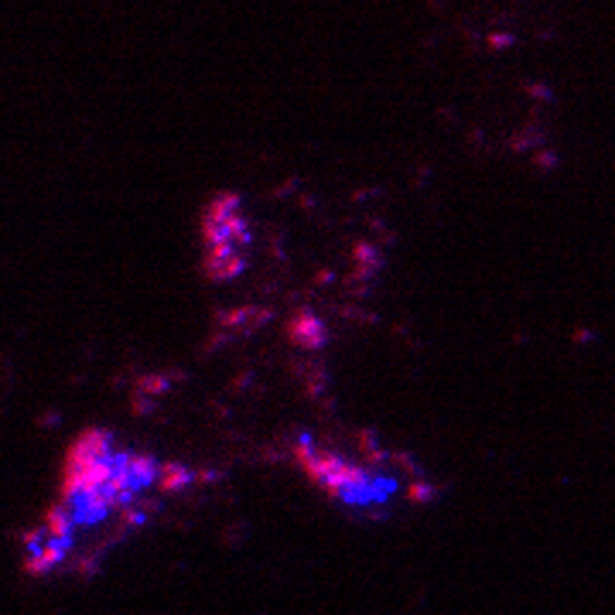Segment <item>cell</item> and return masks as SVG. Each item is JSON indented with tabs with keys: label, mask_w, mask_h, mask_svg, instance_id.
Wrapping results in <instances>:
<instances>
[{
	"label": "cell",
	"mask_w": 615,
	"mask_h": 615,
	"mask_svg": "<svg viewBox=\"0 0 615 615\" xmlns=\"http://www.w3.org/2000/svg\"><path fill=\"white\" fill-rule=\"evenodd\" d=\"M246 250H250V229L243 219L240 198L226 195L216 198L209 216H205V257H209V274L212 277H236L246 267Z\"/></svg>",
	"instance_id": "3957f363"
},
{
	"label": "cell",
	"mask_w": 615,
	"mask_h": 615,
	"mask_svg": "<svg viewBox=\"0 0 615 615\" xmlns=\"http://www.w3.org/2000/svg\"><path fill=\"white\" fill-rule=\"evenodd\" d=\"M301 465L329 499L352 513H386L420 489L414 479H407L403 461H386L383 455H349L325 444H305Z\"/></svg>",
	"instance_id": "7a4b0ae2"
},
{
	"label": "cell",
	"mask_w": 615,
	"mask_h": 615,
	"mask_svg": "<svg viewBox=\"0 0 615 615\" xmlns=\"http://www.w3.org/2000/svg\"><path fill=\"white\" fill-rule=\"evenodd\" d=\"M178 485L168 465L123 444L110 431H89L72 444L62 499L51 506L42 527L24 537V568L48 574L86 561V554L96 561L99 550L151 516L161 492Z\"/></svg>",
	"instance_id": "6da1fadb"
}]
</instances>
